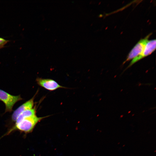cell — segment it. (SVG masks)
I'll return each mask as SVG.
<instances>
[{
	"mask_svg": "<svg viewBox=\"0 0 156 156\" xmlns=\"http://www.w3.org/2000/svg\"><path fill=\"white\" fill-rule=\"evenodd\" d=\"M48 116L38 117L36 115L26 118L14 125L3 136L8 135L13 131L17 130L28 133L31 132L36 124L43 118Z\"/></svg>",
	"mask_w": 156,
	"mask_h": 156,
	"instance_id": "6da1fadb",
	"label": "cell"
},
{
	"mask_svg": "<svg viewBox=\"0 0 156 156\" xmlns=\"http://www.w3.org/2000/svg\"><path fill=\"white\" fill-rule=\"evenodd\" d=\"M23 99L20 95H12L0 89V101H2L5 105V113L11 112L13 110V108L15 104Z\"/></svg>",
	"mask_w": 156,
	"mask_h": 156,
	"instance_id": "7a4b0ae2",
	"label": "cell"
},
{
	"mask_svg": "<svg viewBox=\"0 0 156 156\" xmlns=\"http://www.w3.org/2000/svg\"><path fill=\"white\" fill-rule=\"evenodd\" d=\"M151 34V33L149 34L145 38L140 40L136 44L129 53L126 60L124 62L123 64L133 59L141 53L146 43L148 41V38Z\"/></svg>",
	"mask_w": 156,
	"mask_h": 156,
	"instance_id": "3957f363",
	"label": "cell"
},
{
	"mask_svg": "<svg viewBox=\"0 0 156 156\" xmlns=\"http://www.w3.org/2000/svg\"><path fill=\"white\" fill-rule=\"evenodd\" d=\"M156 42L155 39L148 40L141 53L132 59L128 68L142 58L150 55L156 49Z\"/></svg>",
	"mask_w": 156,
	"mask_h": 156,
	"instance_id": "277c9868",
	"label": "cell"
},
{
	"mask_svg": "<svg viewBox=\"0 0 156 156\" xmlns=\"http://www.w3.org/2000/svg\"><path fill=\"white\" fill-rule=\"evenodd\" d=\"M36 81L39 86L49 91H53L60 88H66L59 84L55 81L50 79L38 77Z\"/></svg>",
	"mask_w": 156,
	"mask_h": 156,
	"instance_id": "5b68a950",
	"label": "cell"
},
{
	"mask_svg": "<svg viewBox=\"0 0 156 156\" xmlns=\"http://www.w3.org/2000/svg\"><path fill=\"white\" fill-rule=\"evenodd\" d=\"M35 95L30 100L23 104L13 112L11 118L12 121L15 122L19 115L24 111L33 108Z\"/></svg>",
	"mask_w": 156,
	"mask_h": 156,
	"instance_id": "8992f818",
	"label": "cell"
},
{
	"mask_svg": "<svg viewBox=\"0 0 156 156\" xmlns=\"http://www.w3.org/2000/svg\"><path fill=\"white\" fill-rule=\"evenodd\" d=\"M36 108L35 107L34 108L28 109L24 111L18 116L15 122V123H18L26 118L36 115Z\"/></svg>",
	"mask_w": 156,
	"mask_h": 156,
	"instance_id": "52a82bcc",
	"label": "cell"
},
{
	"mask_svg": "<svg viewBox=\"0 0 156 156\" xmlns=\"http://www.w3.org/2000/svg\"><path fill=\"white\" fill-rule=\"evenodd\" d=\"M9 41L0 37V47H3Z\"/></svg>",
	"mask_w": 156,
	"mask_h": 156,
	"instance_id": "ba28073f",
	"label": "cell"
},
{
	"mask_svg": "<svg viewBox=\"0 0 156 156\" xmlns=\"http://www.w3.org/2000/svg\"><path fill=\"white\" fill-rule=\"evenodd\" d=\"M3 47H0V49H1V48H3Z\"/></svg>",
	"mask_w": 156,
	"mask_h": 156,
	"instance_id": "9c48e42d",
	"label": "cell"
}]
</instances>
